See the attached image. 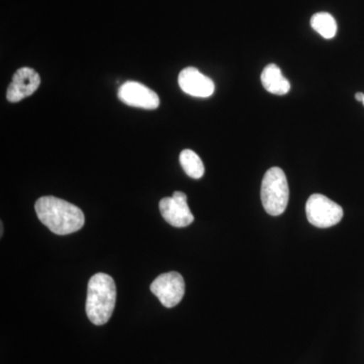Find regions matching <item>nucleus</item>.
<instances>
[{
	"instance_id": "f257e3e1",
	"label": "nucleus",
	"mask_w": 364,
	"mask_h": 364,
	"mask_svg": "<svg viewBox=\"0 0 364 364\" xmlns=\"http://www.w3.org/2000/svg\"><path fill=\"white\" fill-rule=\"evenodd\" d=\"M36 214L46 227L56 235L75 233L85 226V217L76 205L55 198L42 196L36 202Z\"/></svg>"
},
{
	"instance_id": "f03ea898",
	"label": "nucleus",
	"mask_w": 364,
	"mask_h": 364,
	"mask_svg": "<svg viewBox=\"0 0 364 364\" xmlns=\"http://www.w3.org/2000/svg\"><path fill=\"white\" fill-rule=\"evenodd\" d=\"M117 301L114 280L105 273H97L90 279L86 299V314L92 324H107L114 313Z\"/></svg>"
},
{
	"instance_id": "7ed1b4c3",
	"label": "nucleus",
	"mask_w": 364,
	"mask_h": 364,
	"mask_svg": "<svg viewBox=\"0 0 364 364\" xmlns=\"http://www.w3.org/2000/svg\"><path fill=\"white\" fill-rule=\"evenodd\" d=\"M289 200V188L286 173L279 167L268 169L261 184V202L267 214H284Z\"/></svg>"
},
{
	"instance_id": "20e7f679",
	"label": "nucleus",
	"mask_w": 364,
	"mask_h": 364,
	"mask_svg": "<svg viewBox=\"0 0 364 364\" xmlns=\"http://www.w3.org/2000/svg\"><path fill=\"white\" fill-rule=\"evenodd\" d=\"M308 221L317 228L335 226L343 218V210L338 203L327 196L315 193L309 198L306 205Z\"/></svg>"
},
{
	"instance_id": "39448f33",
	"label": "nucleus",
	"mask_w": 364,
	"mask_h": 364,
	"mask_svg": "<svg viewBox=\"0 0 364 364\" xmlns=\"http://www.w3.org/2000/svg\"><path fill=\"white\" fill-rule=\"evenodd\" d=\"M150 289L165 308H173L183 299L186 284L181 273L171 272L159 275Z\"/></svg>"
},
{
	"instance_id": "423d86ee",
	"label": "nucleus",
	"mask_w": 364,
	"mask_h": 364,
	"mask_svg": "<svg viewBox=\"0 0 364 364\" xmlns=\"http://www.w3.org/2000/svg\"><path fill=\"white\" fill-rule=\"evenodd\" d=\"M159 208L163 219L171 226L188 227L195 221V217L188 205V196L181 191H174L171 198H162Z\"/></svg>"
},
{
	"instance_id": "0eeeda50",
	"label": "nucleus",
	"mask_w": 364,
	"mask_h": 364,
	"mask_svg": "<svg viewBox=\"0 0 364 364\" xmlns=\"http://www.w3.org/2000/svg\"><path fill=\"white\" fill-rule=\"evenodd\" d=\"M117 97L124 104L140 109H155L160 105L157 93L136 81H127L124 83L117 91Z\"/></svg>"
},
{
	"instance_id": "6e6552de",
	"label": "nucleus",
	"mask_w": 364,
	"mask_h": 364,
	"mask_svg": "<svg viewBox=\"0 0 364 364\" xmlns=\"http://www.w3.org/2000/svg\"><path fill=\"white\" fill-rule=\"evenodd\" d=\"M40 85L39 73L28 67H23L14 73L13 80L7 88V100L11 102H21L23 98L32 95Z\"/></svg>"
},
{
	"instance_id": "1a4fd4ad",
	"label": "nucleus",
	"mask_w": 364,
	"mask_h": 364,
	"mask_svg": "<svg viewBox=\"0 0 364 364\" xmlns=\"http://www.w3.org/2000/svg\"><path fill=\"white\" fill-rule=\"evenodd\" d=\"M178 85L186 95L195 97H210L215 92L212 79L203 75L195 67H188L179 73Z\"/></svg>"
},
{
	"instance_id": "9d476101",
	"label": "nucleus",
	"mask_w": 364,
	"mask_h": 364,
	"mask_svg": "<svg viewBox=\"0 0 364 364\" xmlns=\"http://www.w3.org/2000/svg\"><path fill=\"white\" fill-rule=\"evenodd\" d=\"M261 82L263 87L272 95H286L291 90V83L275 64H269L263 69Z\"/></svg>"
},
{
	"instance_id": "9b49d317",
	"label": "nucleus",
	"mask_w": 364,
	"mask_h": 364,
	"mask_svg": "<svg viewBox=\"0 0 364 364\" xmlns=\"http://www.w3.org/2000/svg\"><path fill=\"white\" fill-rule=\"evenodd\" d=\"M181 167L191 178L200 179L205 174V166L200 156L193 150L182 151L179 156Z\"/></svg>"
},
{
	"instance_id": "f8f14e48",
	"label": "nucleus",
	"mask_w": 364,
	"mask_h": 364,
	"mask_svg": "<svg viewBox=\"0 0 364 364\" xmlns=\"http://www.w3.org/2000/svg\"><path fill=\"white\" fill-rule=\"evenodd\" d=\"M311 26L324 39L330 40L336 36L337 23L331 14L318 13L311 18Z\"/></svg>"
},
{
	"instance_id": "ddd939ff",
	"label": "nucleus",
	"mask_w": 364,
	"mask_h": 364,
	"mask_svg": "<svg viewBox=\"0 0 364 364\" xmlns=\"http://www.w3.org/2000/svg\"><path fill=\"white\" fill-rule=\"evenodd\" d=\"M355 98H356V100H358V102H363L364 93H363V92L356 93Z\"/></svg>"
},
{
	"instance_id": "4468645a",
	"label": "nucleus",
	"mask_w": 364,
	"mask_h": 364,
	"mask_svg": "<svg viewBox=\"0 0 364 364\" xmlns=\"http://www.w3.org/2000/svg\"><path fill=\"white\" fill-rule=\"evenodd\" d=\"M2 235H4V224L1 223V233H0V236L2 237Z\"/></svg>"
},
{
	"instance_id": "2eb2a0df",
	"label": "nucleus",
	"mask_w": 364,
	"mask_h": 364,
	"mask_svg": "<svg viewBox=\"0 0 364 364\" xmlns=\"http://www.w3.org/2000/svg\"><path fill=\"white\" fill-rule=\"evenodd\" d=\"M363 104L364 105V100H363Z\"/></svg>"
}]
</instances>
